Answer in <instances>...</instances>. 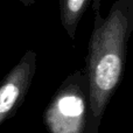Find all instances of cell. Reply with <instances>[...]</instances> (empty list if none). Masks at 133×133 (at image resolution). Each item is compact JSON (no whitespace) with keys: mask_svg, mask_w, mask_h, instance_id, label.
Returning a JSON list of instances; mask_svg holds the SVG:
<instances>
[{"mask_svg":"<svg viewBox=\"0 0 133 133\" xmlns=\"http://www.w3.org/2000/svg\"><path fill=\"white\" fill-rule=\"evenodd\" d=\"M94 30L87 56L88 110L84 133H98L105 110L125 69L127 42L133 29V0H117L103 16L94 1Z\"/></svg>","mask_w":133,"mask_h":133,"instance_id":"obj_1","label":"cell"},{"mask_svg":"<svg viewBox=\"0 0 133 133\" xmlns=\"http://www.w3.org/2000/svg\"><path fill=\"white\" fill-rule=\"evenodd\" d=\"M88 83L84 70L71 74L55 92L43 115L49 133H84L88 110Z\"/></svg>","mask_w":133,"mask_h":133,"instance_id":"obj_2","label":"cell"},{"mask_svg":"<svg viewBox=\"0 0 133 133\" xmlns=\"http://www.w3.org/2000/svg\"><path fill=\"white\" fill-rule=\"evenodd\" d=\"M36 70V54L27 50L0 83V126L22 104Z\"/></svg>","mask_w":133,"mask_h":133,"instance_id":"obj_3","label":"cell"},{"mask_svg":"<svg viewBox=\"0 0 133 133\" xmlns=\"http://www.w3.org/2000/svg\"><path fill=\"white\" fill-rule=\"evenodd\" d=\"M90 0H60V20L70 39H75L77 27Z\"/></svg>","mask_w":133,"mask_h":133,"instance_id":"obj_4","label":"cell"},{"mask_svg":"<svg viewBox=\"0 0 133 133\" xmlns=\"http://www.w3.org/2000/svg\"><path fill=\"white\" fill-rule=\"evenodd\" d=\"M21 4L25 5V6H30V5H33L35 2V0H20Z\"/></svg>","mask_w":133,"mask_h":133,"instance_id":"obj_5","label":"cell"}]
</instances>
